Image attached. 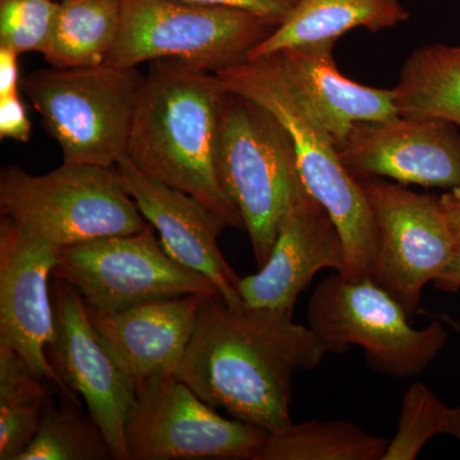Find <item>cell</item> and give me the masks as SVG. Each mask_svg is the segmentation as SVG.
Masks as SVG:
<instances>
[{"label":"cell","mask_w":460,"mask_h":460,"mask_svg":"<svg viewBox=\"0 0 460 460\" xmlns=\"http://www.w3.org/2000/svg\"><path fill=\"white\" fill-rule=\"evenodd\" d=\"M328 348L293 314L232 307L205 296L175 376L233 419L277 434L293 425L296 371H311Z\"/></svg>","instance_id":"1"},{"label":"cell","mask_w":460,"mask_h":460,"mask_svg":"<svg viewBox=\"0 0 460 460\" xmlns=\"http://www.w3.org/2000/svg\"><path fill=\"white\" fill-rule=\"evenodd\" d=\"M226 93L214 72L178 60H154L142 84L127 156L148 177L198 199L226 226L244 230L217 174Z\"/></svg>","instance_id":"2"},{"label":"cell","mask_w":460,"mask_h":460,"mask_svg":"<svg viewBox=\"0 0 460 460\" xmlns=\"http://www.w3.org/2000/svg\"><path fill=\"white\" fill-rule=\"evenodd\" d=\"M224 89L266 109L295 146L305 190L328 210L343 239L344 278L370 277L378 252L376 223L361 181L341 159L338 145L288 78L277 57L246 60L215 72Z\"/></svg>","instance_id":"3"},{"label":"cell","mask_w":460,"mask_h":460,"mask_svg":"<svg viewBox=\"0 0 460 460\" xmlns=\"http://www.w3.org/2000/svg\"><path fill=\"white\" fill-rule=\"evenodd\" d=\"M217 164L260 269L270 256L290 206L305 189L292 138L266 109L226 91Z\"/></svg>","instance_id":"4"},{"label":"cell","mask_w":460,"mask_h":460,"mask_svg":"<svg viewBox=\"0 0 460 460\" xmlns=\"http://www.w3.org/2000/svg\"><path fill=\"white\" fill-rule=\"evenodd\" d=\"M2 217L58 248L150 226L117 166L65 164L44 175L18 165L0 172Z\"/></svg>","instance_id":"5"},{"label":"cell","mask_w":460,"mask_h":460,"mask_svg":"<svg viewBox=\"0 0 460 460\" xmlns=\"http://www.w3.org/2000/svg\"><path fill=\"white\" fill-rule=\"evenodd\" d=\"M145 77L107 65L40 69L21 90L59 144L65 164L111 166L127 155Z\"/></svg>","instance_id":"6"},{"label":"cell","mask_w":460,"mask_h":460,"mask_svg":"<svg viewBox=\"0 0 460 460\" xmlns=\"http://www.w3.org/2000/svg\"><path fill=\"white\" fill-rule=\"evenodd\" d=\"M122 23L107 65L172 59L219 72L246 62L277 23L241 9L189 0H120Z\"/></svg>","instance_id":"7"},{"label":"cell","mask_w":460,"mask_h":460,"mask_svg":"<svg viewBox=\"0 0 460 460\" xmlns=\"http://www.w3.org/2000/svg\"><path fill=\"white\" fill-rule=\"evenodd\" d=\"M408 319L394 296L370 278L350 280L338 271L317 286L308 305V326L329 353L358 345L378 371L399 378L425 371L447 341L441 321L413 329Z\"/></svg>","instance_id":"8"},{"label":"cell","mask_w":460,"mask_h":460,"mask_svg":"<svg viewBox=\"0 0 460 460\" xmlns=\"http://www.w3.org/2000/svg\"><path fill=\"white\" fill-rule=\"evenodd\" d=\"M53 277L74 287L87 308L102 314L174 296H219L208 278L166 253L151 226L60 248Z\"/></svg>","instance_id":"9"},{"label":"cell","mask_w":460,"mask_h":460,"mask_svg":"<svg viewBox=\"0 0 460 460\" xmlns=\"http://www.w3.org/2000/svg\"><path fill=\"white\" fill-rule=\"evenodd\" d=\"M268 435L220 416L174 374L136 387L126 425L129 460H256Z\"/></svg>","instance_id":"10"},{"label":"cell","mask_w":460,"mask_h":460,"mask_svg":"<svg viewBox=\"0 0 460 460\" xmlns=\"http://www.w3.org/2000/svg\"><path fill=\"white\" fill-rule=\"evenodd\" d=\"M376 223L378 252L370 279L390 293L408 317L425 286L438 279L458 250L440 198L385 178L357 175Z\"/></svg>","instance_id":"11"},{"label":"cell","mask_w":460,"mask_h":460,"mask_svg":"<svg viewBox=\"0 0 460 460\" xmlns=\"http://www.w3.org/2000/svg\"><path fill=\"white\" fill-rule=\"evenodd\" d=\"M53 307L56 334L48 348L51 365L66 385L83 396L114 459L129 460L126 425L136 402L135 384L100 341L83 296L74 287L58 280Z\"/></svg>","instance_id":"12"},{"label":"cell","mask_w":460,"mask_h":460,"mask_svg":"<svg viewBox=\"0 0 460 460\" xmlns=\"http://www.w3.org/2000/svg\"><path fill=\"white\" fill-rule=\"evenodd\" d=\"M60 248L3 217L0 223V343L8 345L39 376L66 396L75 394L51 365L48 348L56 334L49 296Z\"/></svg>","instance_id":"13"},{"label":"cell","mask_w":460,"mask_h":460,"mask_svg":"<svg viewBox=\"0 0 460 460\" xmlns=\"http://www.w3.org/2000/svg\"><path fill=\"white\" fill-rule=\"evenodd\" d=\"M338 148L356 175L460 189V136L449 123L402 117L357 123Z\"/></svg>","instance_id":"14"},{"label":"cell","mask_w":460,"mask_h":460,"mask_svg":"<svg viewBox=\"0 0 460 460\" xmlns=\"http://www.w3.org/2000/svg\"><path fill=\"white\" fill-rule=\"evenodd\" d=\"M343 239L328 210L305 187L290 206L270 256L259 272L239 278L242 305L293 314L296 298L323 269L341 272Z\"/></svg>","instance_id":"15"},{"label":"cell","mask_w":460,"mask_h":460,"mask_svg":"<svg viewBox=\"0 0 460 460\" xmlns=\"http://www.w3.org/2000/svg\"><path fill=\"white\" fill-rule=\"evenodd\" d=\"M115 166L124 189L145 219L159 232L166 253L208 278L226 304L232 307L242 305L237 290L241 277L217 244L219 235L228 226L222 217L198 199L148 177L127 155Z\"/></svg>","instance_id":"16"},{"label":"cell","mask_w":460,"mask_h":460,"mask_svg":"<svg viewBox=\"0 0 460 460\" xmlns=\"http://www.w3.org/2000/svg\"><path fill=\"white\" fill-rule=\"evenodd\" d=\"M205 296L159 299L102 314L87 308L100 341L137 387L175 375L186 353Z\"/></svg>","instance_id":"17"},{"label":"cell","mask_w":460,"mask_h":460,"mask_svg":"<svg viewBox=\"0 0 460 460\" xmlns=\"http://www.w3.org/2000/svg\"><path fill=\"white\" fill-rule=\"evenodd\" d=\"M334 42L274 54L288 78L341 146L357 123L399 117L394 90L374 89L348 80L338 71Z\"/></svg>","instance_id":"18"},{"label":"cell","mask_w":460,"mask_h":460,"mask_svg":"<svg viewBox=\"0 0 460 460\" xmlns=\"http://www.w3.org/2000/svg\"><path fill=\"white\" fill-rule=\"evenodd\" d=\"M401 0H299L295 11L252 50L251 59L296 48L337 42L350 30L371 32L392 29L408 20Z\"/></svg>","instance_id":"19"},{"label":"cell","mask_w":460,"mask_h":460,"mask_svg":"<svg viewBox=\"0 0 460 460\" xmlns=\"http://www.w3.org/2000/svg\"><path fill=\"white\" fill-rule=\"evenodd\" d=\"M399 117L440 120L460 128V58L456 48L429 45L414 51L394 89Z\"/></svg>","instance_id":"20"},{"label":"cell","mask_w":460,"mask_h":460,"mask_svg":"<svg viewBox=\"0 0 460 460\" xmlns=\"http://www.w3.org/2000/svg\"><path fill=\"white\" fill-rule=\"evenodd\" d=\"M122 23L120 0H58L45 60L56 68L104 65Z\"/></svg>","instance_id":"21"},{"label":"cell","mask_w":460,"mask_h":460,"mask_svg":"<svg viewBox=\"0 0 460 460\" xmlns=\"http://www.w3.org/2000/svg\"><path fill=\"white\" fill-rule=\"evenodd\" d=\"M389 440L349 420H307L269 434L256 460H383Z\"/></svg>","instance_id":"22"},{"label":"cell","mask_w":460,"mask_h":460,"mask_svg":"<svg viewBox=\"0 0 460 460\" xmlns=\"http://www.w3.org/2000/svg\"><path fill=\"white\" fill-rule=\"evenodd\" d=\"M42 380L20 354L0 343V460H17L35 438L47 404Z\"/></svg>","instance_id":"23"},{"label":"cell","mask_w":460,"mask_h":460,"mask_svg":"<svg viewBox=\"0 0 460 460\" xmlns=\"http://www.w3.org/2000/svg\"><path fill=\"white\" fill-rule=\"evenodd\" d=\"M113 453L93 420L47 402L38 432L17 460H108Z\"/></svg>","instance_id":"24"},{"label":"cell","mask_w":460,"mask_h":460,"mask_svg":"<svg viewBox=\"0 0 460 460\" xmlns=\"http://www.w3.org/2000/svg\"><path fill=\"white\" fill-rule=\"evenodd\" d=\"M449 407L426 386L416 383L402 396L398 429L383 460H414L432 438L443 435Z\"/></svg>","instance_id":"25"},{"label":"cell","mask_w":460,"mask_h":460,"mask_svg":"<svg viewBox=\"0 0 460 460\" xmlns=\"http://www.w3.org/2000/svg\"><path fill=\"white\" fill-rule=\"evenodd\" d=\"M58 0H0V47L16 51L49 49Z\"/></svg>","instance_id":"26"},{"label":"cell","mask_w":460,"mask_h":460,"mask_svg":"<svg viewBox=\"0 0 460 460\" xmlns=\"http://www.w3.org/2000/svg\"><path fill=\"white\" fill-rule=\"evenodd\" d=\"M199 4L241 9L266 18L280 26L290 16L299 0H189Z\"/></svg>","instance_id":"27"},{"label":"cell","mask_w":460,"mask_h":460,"mask_svg":"<svg viewBox=\"0 0 460 460\" xmlns=\"http://www.w3.org/2000/svg\"><path fill=\"white\" fill-rule=\"evenodd\" d=\"M31 136V122L20 95L0 98V137L26 142Z\"/></svg>","instance_id":"28"},{"label":"cell","mask_w":460,"mask_h":460,"mask_svg":"<svg viewBox=\"0 0 460 460\" xmlns=\"http://www.w3.org/2000/svg\"><path fill=\"white\" fill-rule=\"evenodd\" d=\"M17 59L16 51L0 47V98L20 95L21 83Z\"/></svg>","instance_id":"29"},{"label":"cell","mask_w":460,"mask_h":460,"mask_svg":"<svg viewBox=\"0 0 460 460\" xmlns=\"http://www.w3.org/2000/svg\"><path fill=\"white\" fill-rule=\"evenodd\" d=\"M440 204L445 217L452 230L454 239L460 247V189L450 190L440 196Z\"/></svg>","instance_id":"30"},{"label":"cell","mask_w":460,"mask_h":460,"mask_svg":"<svg viewBox=\"0 0 460 460\" xmlns=\"http://www.w3.org/2000/svg\"><path fill=\"white\" fill-rule=\"evenodd\" d=\"M435 287L443 292H458L460 289V247L454 253L452 261L434 281Z\"/></svg>","instance_id":"31"},{"label":"cell","mask_w":460,"mask_h":460,"mask_svg":"<svg viewBox=\"0 0 460 460\" xmlns=\"http://www.w3.org/2000/svg\"><path fill=\"white\" fill-rule=\"evenodd\" d=\"M443 435H449L460 441V405L449 408L447 411V425H445Z\"/></svg>","instance_id":"32"},{"label":"cell","mask_w":460,"mask_h":460,"mask_svg":"<svg viewBox=\"0 0 460 460\" xmlns=\"http://www.w3.org/2000/svg\"><path fill=\"white\" fill-rule=\"evenodd\" d=\"M440 317L444 321H447V323H450V325L453 326V329L456 330V332H458V334L460 335V326L456 321H454L452 317L447 316V314H441Z\"/></svg>","instance_id":"33"},{"label":"cell","mask_w":460,"mask_h":460,"mask_svg":"<svg viewBox=\"0 0 460 460\" xmlns=\"http://www.w3.org/2000/svg\"><path fill=\"white\" fill-rule=\"evenodd\" d=\"M456 53H458V56L460 58V47L459 48H456Z\"/></svg>","instance_id":"34"}]
</instances>
